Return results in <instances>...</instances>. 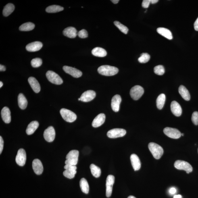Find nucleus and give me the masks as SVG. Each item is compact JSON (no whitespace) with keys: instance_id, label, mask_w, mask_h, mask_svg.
Instances as JSON below:
<instances>
[{"instance_id":"aec40b11","label":"nucleus","mask_w":198,"mask_h":198,"mask_svg":"<svg viewBox=\"0 0 198 198\" xmlns=\"http://www.w3.org/2000/svg\"><path fill=\"white\" fill-rule=\"evenodd\" d=\"M105 115L103 113H102L98 115L94 119L92 122V126L94 127L97 128L100 126L105 122Z\"/></svg>"},{"instance_id":"2f4dec72","label":"nucleus","mask_w":198,"mask_h":198,"mask_svg":"<svg viewBox=\"0 0 198 198\" xmlns=\"http://www.w3.org/2000/svg\"><path fill=\"white\" fill-rule=\"evenodd\" d=\"M166 95L164 94H161L157 97L156 100V104L157 108L161 110L163 108L166 101Z\"/></svg>"},{"instance_id":"473e14b6","label":"nucleus","mask_w":198,"mask_h":198,"mask_svg":"<svg viewBox=\"0 0 198 198\" xmlns=\"http://www.w3.org/2000/svg\"><path fill=\"white\" fill-rule=\"evenodd\" d=\"M34 24L31 22H27L21 25L19 30L21 31H28L34 29Z\"/></svg>"},{"instance_id":"9d476101","label":"nucleus","mask_w":198,"mask_h":198,"mask_svg":"<svg viewBox=\"0 0 198 198\" xmlns=\"http://www.w3.org/2000/svg\"><path fill=\"white\" fill-rule=\"evenodd\" d=\"M115 178L112 175H109L107 176L106 183V195L107 197H111L112 192V188L113 184H114Z\"/></svg>"},{"instance_id":"ea45409f","label":"nucleus","mask_w":198,"mask_h":198,"mask_svg":"<svg viewBox=\"0 0 198 198\" xmlns=\"http://www.w3.org/2000/svg\"><path fill=\"white\" fill-rule=\"evenodd\" d=\"M192 120L195 125H198V112L195 111L193 113L192 117Z\"/></svg>"},{"instance_id":"a878e982","label":"nucleus","mask_w":198,"mask_h":198,"mask_svg":"<svg viewBox=\"0 0 198 198\" xmlns=\"http://www.w3.org/2000/svg\"><path fill=\"white\" fill-rule=\"evenodd\" d=\"M157 32L161 35L169 40H172L173 36L172 32L168 29L164 28H159L157 29Z\"/></svg>"},{"instance_id":"c756f323","label":"nucleus","mask_w":198,"mask_h":198,"mask_svg":"<svg viewBox=\"0 0 198 198\" xmlns=\"http://www.w3.org/2000/svg\"><path fill=\"white\" fill-rule=\"evenodd\" d=\"M15 6L12 3L7 4L5 6L3 10V14L4 16L7 17L11 14L14 11Z\"/></svg>"},{"instance_id":"ddd939ff","label":"nucleus","mask_w":198,"mask_h":198,"mask_svg":"<svg viewBox=\"0 0 198 198\" xmlns=\"http://www.w3.org/2000/svg\"><path fill=\"white\" fill-rule=\"evenodd\" d=\"M55 132L54 128L50 126L44 132L43 136L46 141L49 143L53 142L55 138Z\"/></svg>"},{"instance_id":"a19ab883","label":"nucleus","mask_w":198,"mask_h":198,"mask_svg":"<svg viewBox=\"0 0 198 198\" xmlns=\"http://www.w3.org/2000/svg\"><path fill=\"white\" fill-rule=\"evenodd\" d=\"M78 35L80 38H87L88 37V32L86 30L83 29L78 32Z\"/></svg>"},{"instance_id":"58836bf2","label":"nucleus","mask_w":198,"mask_h":198,"mask_svg":"<svg viewBox=\"0 0 198 198\" xmlns=\"http://www.w3.org/2000/svg\"><path fill=\"white\" fill-rule=\"evenodd\" d=\"M42 63V61L40 58L34 59H32L31 61V64L32 67L34 68H38L41 66Z\"/></svg>"},{"instance_id":"72a5a7b5","label":"nucleus","mask_w":198,"mask_h":198,"mask_svg":"<svg viewBox=\"0 0 198 198\" xmlns=\"http://www.w3.org/2000/svg\"><path fill=\"white\" fill-rule=\"evenodd\" d=\"M91 174L95 178H99L101 175V170L99 167L96 166L95 164H92L90 166Z\"/></svg>"},{"instance_id":"f3484780","label":"nucleus","mask_w":198,"mask_h":198,"mask_svg":"<svg viewBox=\"0 0 198 198\" xmlns=\"http://www.w3.org/2000/svg\"><path fill=\"white\" fill-rule=\"evenodd\" d=\"M121 101H122V99L120 96L119 95H116L113 96L111 99V108L115 112H118L119 111Z\"/></svg>"},{"instance_id":"e433bc0d","label":"nucleus","mask_w":198,"mask_h":198,"mask_svg":"<svg viewBox=\"0 0 198 198\" xmlns=\"http://www.w3.org/2000/svg\"><path fill=\"white\" fill-rule=\"evenodd\" d=\"M150 55L147 53H143L142 54L139 58L138 61L140 63H146L149 61L150 59Z\"/></svg>"},{"instance_id":"a18cd8bd","label":"nucleus","mask_w":198,"mask_h":198,"mask_svg":"<svg viewBox=\"0 0 198 198\" xmlns=\"http://www.w3.org/2000/svg\"><path fill=\"white\" fill-rule=\"evenodd\" d=\"M194 26L195 30L196 31H198V17L194 23Z\"/></svg>"},{"instance_id":"0eeeda50","label":"nucleus","mask_w":198,"mask_h":198,"mask_svg":"<svg viewBox=\"0 0 198 198\" xmlns=\"http://www.w3.org/2000/svg\"><path fill=\"white\" fill-rule=\"evenodd\" d=\"M144 92L143 87L140 86L136 85L134 86L131 89L130 95L131 97L134 100H137L143 95Z\"/></svg>"},{"instance_id":"9b49d317","label":"nucleus","mask_w":198,"mask_h":198,"mask_svg":"<svg viewBox=\"0 0 198 198\" xmlns=\"http://www.w3.org/2000/svg\"><path fill=\"white\" fill-rule=\"evenodd\" d=\"M64 168L65 170L63 172V176L70 179L75 177L77 172L76 166L65 165Z\"/></svg>"},{"instance_id":"09e8293b","label":"nucleus","mask_w":198,"mask_h":198,"mask_svg":"<svg viewBox=\"0 0 198 198\" xmlns=\"http://www.w3.org/2000/svg\"><path fill=\"white\" fill-rule=\"evenodd\" d=\"M174 198H182V196L181 195H176L174 196Z\"/></svg>"},{"instance_id":"4be33fe9","label":"nucleus","mask_w":198,"mask_h":198,"mask_svg":"<svg viewBox=\"0 0 198 198\" xmlns=\"http://www.w3.org/2000/svg\"><path fill=\"white\" fill-rule=\"evenodd\" d=\"M1 114L2 118L6 123H9L11 122V112L8 107H4L2 109Z\"/></svg>"},{"instance_id":"dca6fc26","label":"nucleus","mask_w":198,"mask_h":198,"mask_svg":"<svg viewBox=\"0 0 198 198\" xmlns=\"http://www.w3.org/2000/svg\"><path fill=\"white\" fill-rule=\"evenodd\" d=\"M32 168L35 174L40 175L42 173L43 171V165L39 160L35 159L32 162Z\"/></svg>"},{"instance_id":"1a4fd4ad","label":"nucleus","mask_w":198,"mask_h":198,"mask_svg":"<svg viewBox=\"0 0 198 198\" xmlns=\"http://www.w3.org/2000/svg\"><path fill=\"white\" fill-rule=\"evenodd\" d=\"M163 132L168 137L173 139H178L181 136V132L176 128L167 127L164 129Z\"/></svg>"},{"instance_id":"4c0bfd02","label":"nucleus","mask_w":198,"mask_h":198,"mask_svg":"<svg viewBox=\"0 0 198 198\" xmlns=\"http://www.w3.org/2000/svg\"><path fill=\"white\" fill-rule=\"evenodd\" d=\"M154 71L155 74L158 75H162L164 74L165 69L163 65H159L155 67L154 68Z\"/></svg>"},{"instance_id":"6ab92c4d","label":"nucleus","mask_w":198,"mask_h":198,"mask_svg":"<svg viewBox=\"0 0 198 198\" xmlns=\"http://www.w3.org/2000/svg\"><path fill=\"white\" fill-rule=\"evenodd\" d=\"M43 44L41 42L36 41L32 42L27 45L26 49L27 51L30 52H35L41 49Z\"/></svg>"},{"instance_id":"393cba45","label":"nucleus","mask_w":198,"mask_h":198,"mask_svg":"<svg viewBox=\"0 0 198 198\" xmlns=\"http://www.w3.org/2000/svg\"><path fill=\"white\" fill-rule=\"evenodd\" d=\"M39 126V123L37 121H32L28 124L26 132L28 135H32L37 130Z\"/></svg>"},{"instance_id":"5701e85b","label":"nucleus","mask_w":198,"mask_h":198,"mask_svg":"<svg viewBox=\"0 0 198 198\" xmlns=\"http://www.w3.org/2000/svg\"><path fill=\"white\" fill-rule=\"evenodd\" d=\"M63 34L67 37L70 38H74L78 35L77 30L73 27H68L63 30Z\"/></svg>"},{"instance_id":"bb28decb","label":"nucleus","mask_w":198,"mask_h":198,"mask_svg":"<svg viewBox=\"0 0 198 198\" xmlns=\"http://www.w3.org/2000/svg\"><path fill=\"white\" fill-rule=\"evenodd\" d=\"M178 91L180 95L185 100L189 101L190 99V95L189 91L184 86L181 85L179 88Z\"/></svg>"},{"instance_id":"412c9836","label":"nucleus","mask_w":198,"mask_h":198,"mask_svg":"<svg viewBox=\"0 0 198 198\" xmlns=\"http://www.w3.org/2000/svg\"><path fill=\"white\" fill-rule=\"evenodd\" d=\"M131 162L134 170L135 171L139 170L141 167V161L137 155L133 154L131 155Z\"/></svg>"},{"instance_id":"49530a36","label":"nucleus","mask_w":198,"mask_h":198,"mask_svg":"<svg viewBox=\"0 0 198 198\" xmlns=\"http://www.w3.org/2000/svg\"><path fill=\"white\" fill-rule=\"evenodd\" d=\"M6 70V68L5 66L1 64L0 65V71H5Z\"/></svg>"},{"instance_id":"7c9ffc66","label":"nucleus","mask_w":198,"mask_h":198,"mask_svg":"<svg viewBox=\"0 0 198 198\" xmlns=\"http://www.w3.org/2000/svg\"><path fill=\"white\" fill-rule=\"evenodd\" d=\"M80 189L84 193L88 194L89 191V186L86 179L82 178L80 181Z\"/></svg>"},{"instance_id":"f8f14e48","label":"nucleus","mask_w":198,"mask_h":198,"mask_svg":"<svg viewBox=\"0 0 198 198\" xmlns=\"http://www.w3.org/2000/svg\"><path fill=\"white\" fill-rule=\"evenodd\" d=\"M26 153L23 149H20L17 152L16 158L17 164L20 166H23L26 164Z\"/></svg>"},{"instance_id":"cd10ccee","label":"nucleus","mask_w":198,"mask_h":198,"mask_svg":"<svg viewBox=\"0 0 198 198\" xmlns=\"http://www.w3.org/2000/svg\"><path fill=\"white\" fill-rule=\"evenodd\" d=\"M92 54L95 56L103 57L106 56L107 55L106 51L102 48L97 47L92 50Z\"/></svg>"},{"instance_id":"864d4df0","label":"nucleus","mask_w":198,"mask_h":198,"mask_svg":"<svg viewBox=\"0 0 198 198\" xmlns=\"http://www.w3.org/2000/svg\"><path fill=\"white\" fill-rule=\"evenodd\" d=\"M181 135L182 136H184V134H183V133L181 134Z\"/></svg>"},{"instance_id":"4468645a","label":"nucleus","mask_w":198,"mask_h":198,"mask_svg":"<svg viewBox=\"0 0 198 198\" xmlns=\"http://www.w3.org/2000/svg\"><path fill=\"white\" fill-rule=\"evenodd\" d=\"M64 71L71 75L75 78H79L82 76V73L81 71L75 68L68 66H64L63 67Z\"/></svg>"},{"instance_id":"b1692460","label":"nucleus","mask_w":198,"mask_h":198,"mask_svg":"<svg viewBox=\"0 0 198 198\" xmlns=\"http://www.w3.org/2000/svg\"><path fill=\"white\" fill-rule=\"evenodd\" d=\"M28 82L33 91L35 93H39L40 91V86L38 80L35 78L30 77L28 79Z\"/></svg>"},{"instance_id":"6e6552de","label":"nucleus","mask_w":198,"mask_h":198,"mask_svg":"<svg viewBox=\"0 0 198 198\" xmlns=\"http://www.w3.org/2000/svg\"><path fill=\"white\" fill-rule=\"evenodd\" d=\"M126 130L122 128H114L109 131L107 135L109 138H116L123 137L126 135Z\"/></svg>"},{"instance_id":"c85d7f7f","label":"nucleus","mask_w":198,"mask_h":198,"mask_svg":"<svg viewBox=\"0 0 198 198\" xmlns=\"http://www.w3.org/2000/svg\"><path fill=\"white\" fill-rule=\"evenodd\" d=\"M18 104L21 109H26L28 105V101L26 98L22 93L19 94L18 98Z\"/></svg>"},{"instance_id":"79ce46f5","label":"nucleus","mask_w":198,"mask_h":198,"mask_svg":"<svg viewBox=\"0 0 198 198\" xmlns=\"http://www.w3.org/2000/svg\"><path fill=\"white\" fill-rule=\"evenodd\" d=\"M151 3V0H143L142 3V6L144 8H147Z\"/></svg>"},{"instance_id":"a211bd4d","label":"nucleus","mask_w":198,"mask_h":198,"mask_svg":"<svg viewBox=\"0 0 198 198\" xmlns=\"http://www.w3.org/2000/svg\"><path fill=\"white\" fill-rule=\"evenodd\" d=\"M171 109L173 114L177 117L180 116L182 113L181 106L176 101H173L171 104Z\"/></svg>"},{"instance_id":"2eb2a0df","label":"nucleus","mask_w":198,"mask_h":198,"mask_svg":"<svg viewBox=\"0 0 198 198\" xmlns=\"http://www.w3.org/2000/svg\"><path fill=\"white\" fill-rule=\"evenodd\" d=\"M96 93L93 90H89L84 92L80 97V101L84 102H88L95 98Z\"/></svg>"},{"instance_id":"f257e3e1","label":"nucleus","mask_w":198,"mask_h":198,"mask_svg":"<svg viewBox=\"0 0 198 198\" xmlns=\"http://www.w3.org/2000/svg\"><path fill=\"white\" fill-rule=\"evenodd\" d=\"M98 71L99 74L103 75L112 76L118 74L119 70L116 67L104 65L99 67Z\"/></svg>"},{"instance_id":"6e6d98bb","label":"nucleus","mask_w":198,"mask_h":198,"mask_svg":"<svg viewBox=\"0 0 198 198\" xmlns=\"http://www.w3.org/2000/svg\"></svg>"},{"instance_id":"8fccbe9b","label":"nucleus","mask_w":198,"mask_h":198,"mask_svg":"<svg viewBox=\"0 0 198 198\" xmlns=\"http://www.w3.org/2000/svg\"><path fill=\"white\" fill-rule=\"evenodd\" d=\"M111 1L112 2H113V3L115 4H117L119 2V0H111Z\"/></svg>"},{"instance_id":"f03ea898","label":"nucleus","mask_w":198,"mask_h":198,"mask_svg":"<svg viewBox=\"0 0 198 198\" xmlns=\"http://www.w3.org/2000/svg\"><path fill=\"white\" fill-rule=\"evenodd\" d=\"M148 147L149 151L155 159H159L162 156L164 151L163 148L158 144L154 143H150Z\"/></svg>"},{"instance_id":"f704fd0d","label":"nucleus","mask_w":198,"mask_h":198,"mask_svg":"<svg viewBox=\"0 0 198 198\" xmlns=\"http://www.w3.org/2000/svg\"><path fill=\"white\" fill-rule=\"evenodd\" d=\"M63 7L60 6L53 5L47 7L46 11L47 12L49 13H55L59 12L63 10Z\"/></svg>"},{"instance_id":"20e7f679","label":"nucleus","mask_w":198,"mask_h":198,"mask_svg":"<svg viewBox=\"0 0 198 198\" xmlns=\"http://www.w3.org/2000/svg\"><path fill=\"white\" fill-rule=\"evenodd\" d=\"M60 113L63 119L67 122L72 123L76 120L77 116L75 113L68 109H61Z\"/></svg>"},{"instance_id":"7ed1b4c3","label":"nucleus","mask_w":198,"mask_h":198,"mask_svg":"<svg viewBox=\"0 0 198 198\" xmlns=\"http://www.w3.org/2000/svg\"><path fill=\"white\" fill-rule=\"evenodd\" d=\"M79 152L76 150L71 151L67 155L65 161V165L70 166H75L77 164L78 161Z\"/></svg>"},{"instance_id":"3c124183","label":"nucleus","mask_w":198,"mask_h":198,"mask_svg":"<svg viewBox=\"0 0 198 198\" xmlns=\"http://www.w3.org/2000/svg\"><path fill=\"white\" fill-rule=\"evenodd\" d=\"M3 86V83L1 81L0 82V88H1Z\"/></svg>"},{"instance_id":"423d86ee","label":"nucleus","mask_w":198,"mask_h":198,"mask_svg":"<svg viewBox=\"0 0 198 198\" xmlns=\"http://www.w3.org/2000/svg\"><path fill=\"white\" fill-rule=\"evenodd\" d=\"M46 76L51 83L57 85H60L63 83V80L58 75L53 71H49L46 74Z\"/></svg>"},{"instance_id":"de8ad7c7","label":"nucleus","mask_w":198,"mask_h":198,"mask_svg":"<svg viewBox=\"0 0 198 198\" xmlns=\"http://www.w3.org/2000/svg\"><path fill=\"white\" fill-rule=\"evenodd\" d=\"M151 3L152 4H155L156 3L159 2L158 0H151Z\"/></svg>"},{"instance_id":"5fc2aeb1","label":"nucleus","mask_w":198,"mask_h":198,"mask_svg":"<svg viewBox=\"0 0 198 198\" xmlns=\"http://www.w3.org/2000/svg\"><path fill=\"white\" fill-rule=\"evenodd\" d=\"M78 100H79V101H80V98H79V99H78Z\"/></svg>"},{"instance_id":"603ef678","label":"nucleus","mask_w":198,"mask_h":198,"mask_svg":"<svg viewBox=\"0 0 198 198\" xmlns=\"http://www.w3.org/2000/svg\"><path fill=\"white\" fill-rule=\"evenodd\" d=\"M127 198H136L134 196H129Z\"/></svg>"},{"instance_id":"37998d69","label":"nucleus","mask_w":198,"mask_h":198,"mask_svg":"<svg viewBox=\"0 0 198 198\" xmlns=\"http://www.w3.org/2000/svg\"><path fill=\"white\" fill-rule=\"evenodd\" d=\"M4 146V141L2 136H0V154H1L3 151Z\"/></svg>"},{"instance_id":"c9c22d12","label":"nucleus","mask_w":198,"mask_h":198,"mask_svg":"<svg viewBox=\"0 0 198 198\" xmlns=\"http://www.w3.org/2000/svg\"><path fill=\"white\" fill-rule=\"evenodd\" d=\"M114 24L117 27H118L119 30L124 34H127L128 31V29L127 26H124V25L121 24L120 22L118 21H115L114 22Z\"/></svg>"},{"instance_id":"39448f33","label":"nucleus","mask_w":198,"mask_h":198,"mask_svg":"<svg viewBox=\"0 0 198 198\" xmlns=\"http://www.w3.org/2000/svg\"><path fill=\"white\" fill-rule=\"evenodd\" d=\"M174 166L175 168L178 170L186 171L187 174H189L193 171V168L191 165L186 161L177 160L174 163Z\"/></svg>"},{"instance_id":"c03bdc74","label":"nucleus","mask_w":198,"mask_h":198,"mask_svg":"<svg viewBox=\"0 0 198 198\" xmlns=\"http://www.w3.org/2000/svg\"><path fill=\"white\" fill-rule=\"evenodd\" d=\"M169 193L171 195H174L176 192V188H171L169 190Z\"/></svg>"}]
</instances>
